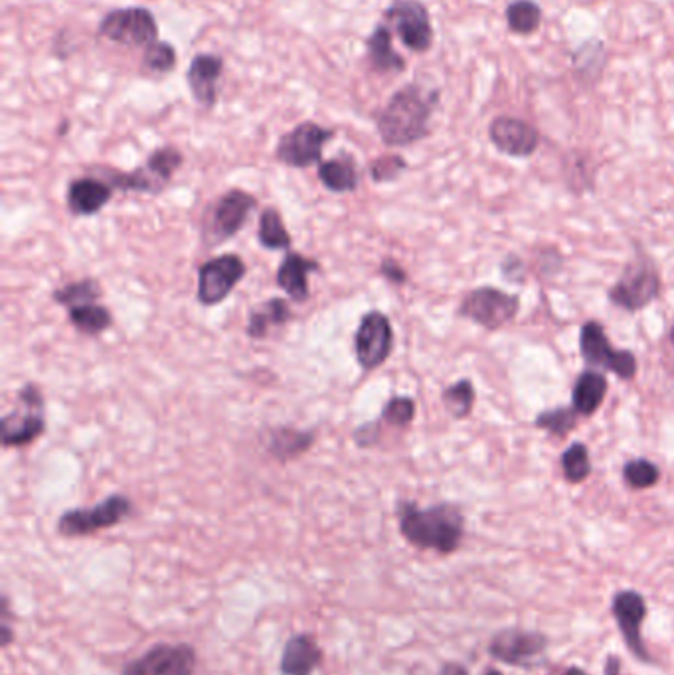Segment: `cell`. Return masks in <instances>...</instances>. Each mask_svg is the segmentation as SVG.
<instances>
[{
	"label": "cell",
	"mask_w": 674,
	"mask_h": 675,
	"mask_svg": "<svg viewBox=\"0 0 674 675\" xmlns=\"http://www.w3.org/2000/svg\"><path fill=\"white\" fill-rule=\"evenodd\" d=\"M439 675H469L465 667L461 666V664H456V662H449L446 666L441 667V672Z\"/></svg>",
	"instance_id": "44"
},
{
	"label": "cell",
	"mask_w": 674,
	"mask_h": 675,
	"mask_svg": "<svg viewBox=\"0 0 674 675\" xmlns=\"http://www.w3.org/2000/svg\"><path fill=\"white\" fill-rule=\"evenodd\" d=\"M224 74V58L218 54H196L187 69L190 93L200 108L212 109L218 101V81Z\"/></svg>",
	"instance_id": "21"
},
{
	"label": "cell",
	"mask_w": 674,
	"mask_h": 675,
	"mask_svg": "<svg viewBox=\"0 0 674 675\" xmlns=\"http://www.w3.org/2000/svg\"><path fill=\"white\" fill-rule=\"evenodd\" d=\"M661 470L649 459H631L624 464V480L629 488L649 490L659 484Z\"/></svg>",
	"instance_id": "38"
},
{
	"label": "cell",
	"mask_w": 674,
	"mask_h": 675,
	"mask_svg": "<svg viewBox=\"0 0 674 675\" xmlns=\"http://www.w3.org/2000/svg\"><path fill=\"white\" fill-rule=\"evenodd\" d=\"M258 241L268 251H289L293 237L285 227L278 207H266L259 216Z\"/></svg>",
	"instance_id": "29"
},
{
	"label": "cell",
	"mask_w": 674,
	"mask_h": 675,
	"mask_svg": "<svg viewBox=\"0 0 674 675\" xmlns=\"http://www.w3.org/2000/svg\"><path fill=\"white\" fill-rule=\"evenodd\" d=\"M488 138L498 153L513 158L532 157L540 145L538 128L528 121L510 115L493 119L488 127Z\"/></svg>",
	"instance_id": "17"
},
{
	"label": "cell",
	"mask_w": 674,
	"mask_h": 675,
	"mask_svg": "<svg viewBox=\"0 0 674 675\" xmlns=\"http://www.w3.org/2000/svg\"><path fill=\"white\" fill-rule=\"evenodd\" d=\"M293 320V308L285 299L271 296L258 308H251L246 324V334L251 340H266L273 328H281Z\"/></svg>",
	"instance_id": "26"
},
{
	"label": "cell",
	"mask_w": 674,
	"mask_h": 675,
	"mask_svg": "<svg viewBox=\"0 0 674 675\" xmlns=\"http://www.w3.org/2000/svg\"><path fill=\"white\" fill-rule=\"evenodd\" d=\"M367 59L368 66L374 69L380 76L386 74H402L406 71V59L402 58L394 49L392 42V30L384 24H377L372 34L367 38Z\"/></svg>",
	"instance_id": "24"
},
{
	"label": "cell",
	"mask_w": 674,
	"mask_h": 675,
	"mask_svg": "<svg viewBox=\"0 0 674 675\" xmlns=\"http://www.w3.org/2000/svg\"><path fill=\"white\" fill-rule=\"evenodd\" d=\"M562 472H564V479L570 484H582L584 480L589 479L592 474V459H589V450L585 447L584 442H574L564 450L562 459Z\"/></svg>",
	"instance_id": "37"
},
{
	"label": "cell",
	"mask_w": 674,
	"mask_h": 675,
	"mask_svg": "<svg viewBox=\"0 0 674 675\" xmlns=\"http://www.w3.org/2000/svg\"><path fill=\"white\" fill-rule=\"evenodd\" d=\"M520 311V299L496 286H476L461 299L457 316L467 318L488 333H495L513 323Z\"/></svg>",
	"instance_id": "8"
},
{
	"label": "cell",
	"mask_w": 674,
	"mask_h": 675,
	"mask_svg": "<svg viewBox=\"0 0 674 675\" xmlns=\"http://www.w3.org/2000/svg\"><path fill=\"white\" fill-rule=\"evenodd\" d=\"M103 299V289L98 279L86 277L78 279L71 283L61 284L52 291V301L60 304L61 308H71V306H80V304L93 303Z\"/></svg>",
	"instance_id": "30"
},
{
	"label": "cell",
	"mask_w": 674,
	"mask_h": 675,
	"mask_svg": "<svg viewBox=\"0 0 674 675\" xmlns=\"http://www.w3.org/2000/svg\"><path fill=\"white\" fill-rule=\"evenodd\" d=\"M611 610H614L615 622L621 630V637L629 650L644 664H651L653 656L647 652L643 634H641V627L647 617V603H644L643 595L634 590H621L615 595Z\"/></svg>",
	"instance_id": "16"
},
{
	"label": "cell",
	"mask_w": 674,
	"mask_h": 675,
	"mask_svg": "<svg viewBox=\"0 0 674 675\" xmlns=\"http://www.w3.org/2000/svg\"><path fill=\"white\" fill-rule=\"evenodd\" d=\"M2 625H0V632H2V648H9L12 644V640H14V630H12V610H11V600L7 595H2Z\"/></svg>",
	"instance_id": "43"
},
{
	"label": "cell",
	"mask_w": 674,
	"mask_h": 675,
	"mask_svg": "<svg viewBox=\"0 0 674 675\" xmlns=\"http://www.w3.org/2000/svg\"><path fill=\"white\" fill-rule=\"evenodd\" d=\"M669 344H671V352H673V363H674V318H673V323H671V328H669Z\"/></svg>",
	"instance_id": "47"
},
{
	"label": "cell",
	"mask_w": 674,
	"mask_h": 675,
	"mask_svg": "<svg viewBox=\"0 0 674 675\" xmlns=\"http://www.w3.org/2000/svg\"><path fill=\"white\" fill-rule=\"evenodd\" d=\"M417 405L412 397H407V395H394V397H390L386 403H384V407H382V413H380V423H382V427L387 425V427H392V429H397V431H404L407 429L414 419H416Z\"/></svg>",
	"instance_id": "36"
},
{
	"label": "cell",
	"mask_w": 674,
	"mask_h": 675,
	"mask_svg": "<svg viewBox=\"0 0 674 675\" xmlns=\"http://www.w3.org/2000/svg\"><path fill=\"white\" fill-rule=\"evenodd\" d=\"M577 412L574 407H554V409H546L538 413L535 419L536 429L546 431L550 437L555 439H565L570 432L574 431L577 425Z\"/></svg>",
	"instance_id": "35"
},
{
	"label": "cell",
	"mask_w": 674,
	"mask_h": 675,
	"mask_svg": "<svg viewBox=\"0 0 674 675\" xmlns=\"http://www.w3.org/2000/svg\"><path fill=\"white\" fill-rule=\"evenodd\" d=\"M378 273H380L382 279H386L387 283L396 284V286H402V284H406L407 281H409L404 265L400 263L394 257H384V259L380 261Z\"/></svg>",
	"instance_id": "41"
},
{
	"label": "cell",
	"mask_w": 674,
	"mask_h": 675,
	"mask_svg": "<svg viewBox=\"0 0 674 675\" xmlns=\"http://www.w3.org/2000/svg\"><path fill=\"white\" fill-rule=\"evenodd\" d=\"M475 400V387L471 380H459V382L451 383L441 393V403L456 421H463L473 413Z\"/></svg>",
	"instance_id": "32"
},
{
	"label": "cell",
	"mask_w": 674,
	"mask_h": 675,
	"mask_svg": "<svg viewBox=\"0 0 674 675\" xmlns=\"http://www.w3.org/2000/svg\"><path fill=\"white\" fill-rule=\"evenodd\" d=\"M663 291L661 273L653 259L643 251H637L633 259L625 265L624 273L609 289V301L625 313H639L654 303Z\"/></svg>",
	"instance_id": "5"
},
{
	"label": "cell",
	"mask_w": 674,
	"mask_h": 675,
	"mask_svg": "<svg viewBox=\"0 0 674 675\" xmlns=\"http://www.w3.org/2000/svg\"><path fill=\"white\" fill-rule=\"evenodd\" d=\"M98 36L121 46L147 49L159 40V24L145 7L113 9L100 20Z\"/></svg>",
	"instance_id": "9"
},
{
	"label": "cell",
	"mask_w": 674,
	"mask_h": 675,
	"mask_svg": "<svg viewBox=\"0 0 674 675\" xmlns=\"http://www.w3.org/2000/svg\"><path fill=\"white\" fill-rule=\"evenodd\" d=\"M133 511H135V506L130 496L111 494L91 508H71L64 511L58 518L56 529L61 538H90L103 529L120 526L133 516Z\"/></svg>",
	"instance_id": "7"
},
{
	"label": "cell",
	"mask_w": 674,
	"mask_h": 675,
	"mask_svg": "<svg viewBox=\"0 0 674 675\" xmlns=\"http://www.w3.org/2000/svg\"><path fill=\"white\" fill-rule=\"evenodd\" d=\"M321 184L333 194H350L360 187V172L357 160L348 153H340L338 157L323 160L317 168Z\"/></svg>",
	"instance_id": "25"
},
{
	"label": "cell",
	"mask_w": 674,
	"mask_h": 675,
	"mask_svg": "<svg viewBox=\"0 0 674 675\" xmlns=\"http://www.w3.org/2000/svg\"><path fill=\"white\" fill-rule=\"evenodd\" d=\"M177 61L179 54L175 46L165 40H157L149 48L143 49L141 68L149 76H169L170 71L177 68Z\"/></svg>",
	"instance_id": "34"
},
{
	"label": "cell",
	"mask_w": 674,
	"mask_h": 675,
	"mask_svg": "<svg viewBox=\"0 0 674 675\" xmlns=\"http://www.w3.org/2000/svg\"><path fill=\"white\" fill-rule=\"evenodd\" d=\"M506 24L513 34L530 36L542 26V9L535 0H515L506 9Z\"/></svg>",
	"instance_id": "31"
},
{
	"label": "cell",
	"mask_w": 674,
	"mask_h": 675,
	"mask_svg": "<svg viewBox=\"0 0 674 675\" xmlns=\"http://www.w3.org/2000/svg\"><path fill=\"white\" fill-rule=\"evenodd\" d=\"M396 518L402 538L422 551L451 555L465 538V516L456 504L419 508L414 499H397Z\"/></svg>",
	"instance_id": "2"
},
{
	"label": "cell",
	"mask_w": 674,
	"mask_h": 675,
	"mask_svg": "<svg viewBox=\"0 0 674 675\" xmlns=\"http://www.w3.org/2000/svg\"><path fill=\"white\" fill-rule=\"evenodd\" d=\"M382 441V423L380 419L362 423L352 431V442L358 449H372Z\"/></svg>",
	"instance_id": "40"
},
{
	"label": "cell",
	"mask_w": 674,
	"mask_h": 675,
	"mask_svg": "<svg viewBox=\"0 0 674 675\" xmlns=\"http://www.w3.org/2000/svg\"><path fill=\"white\" fill-rule=\"evenodd\" d=\"M501 271L506 281L510 283L523 284L528 277V267L518 255H506L501 263Z\"/></svg>",
	"instance_id": "42"
},
{
	"label": "cell",
	"mask_w": 674,
	"mask_h": 675,
	"mask_svg": "<svg viewBox=\"0 0 674 675\" xmlns=\"http://www.w3.org/2000/svg\"><path fill=\"white\" fill-rule=\"evenodd\" d=\"M574 69L580 79H585L589 83H594V78L599 79L604 74L605 54L604 44L602 42H585L580 48L574 52Z\"/></svg>",
	"instance_id": "33"
},
{
	"label": "cell",
	"mask_w": 674,
	"mask_h": 675,
	"mask_svg": "<svg viewBox=\"0 0 674 675\" xmlns=\"http://www.w3.org/2000/svg\"><path fill=\"white\" fill-rule=\"evenodd\" d=\"M580 352L589 370H605L619 380L631 382L639 372L633 352L617 350L609 342L605 328L597 320H587L580 330Z\"/></svg>",
	"instance_id": "10"
},
{
	"label": "cell",
	"mask_w": 674,
	"mask_h": 675,
	"mask_svg": "<svg viewBox=\"0 0 674 675\" xmlns=\"http://www.w3.org/2000/svg\"><path fill=\"white\" fill-rule=\"evenodd\" d=\"M199 666V652L192 644L159 642L143 654L131 660L121 670V675H194Z\"/></svg>",
	"instance_id": "15"
},
{
	"label": "cell",
	"mask_w": 674,
	"mask_h": 675,
	"mask_svg": "<svg viewBox=\"0 0 674 675\" xmlns=\"http://www.w3.org/2000/svg\"><path fill=\"white\" fill-rule=\"evenodd\" d=\"M46 397L38 383L29 382L16 392L14 409L2 417L0 442L4 449H24L46 432Z\"/></svg>",
	"instance_id": "4"
},
{
	"label": "cell",
	"mask_w": 674,
	"mask_h": 675,
	"mask_svg": "<svg viewBox=\"0 0 674 675\" xmlns=\"http://www.w3.org/2000/svg\"><path fill=\"white\" fill-rule=\"evenodd\" d=\"M485 675H503L498 670H486Z\"/></svg>",
	"instance_id": "48"
},
{
	"label": "cell",
	"mask_w": 674,
	"mask_h": 675,
	"mask_svg": "<svg viewBox=\"0 0 674 675\" xmlns=\"http://www.w3.org/2000/svg\"><path fill=\"white\" fill-rule=\"evenodd\" d=\"M439 89H426L407 83L387 99L386 105L374 115L382 143L390 148H406L429 137V121L439 105Z\"/></svg>",
	"instance_id": "1"
},
{
	"label": "cell",
	"mask_w": 674,
	"mask_h": 675,
	"mask_svg": "<svg viewBox=\"0 0 674 675\" xmlns=\"http://www.w3.org/2000/svg\"><path fill=\"white\" fill-rule=\"evenodd\" d=\"M558 675H587V674H585L584 670H580V667H568L565 672H562V674H558Z\"/></svg>",
	"instance_id": "46"
},
{
	"label": "cell",
	"mask_w": 674,
	"mask_h": 675,
	"mask_svg": "<svg viewBox=\"0 0 674 675\" xmlns=\"http://www.w3.org/2000/svg\"><path fill=\"white\" fill-rule=\"evenodd\" d=\"M115 188L98 175L74 178L66 190V207L74 217L98 216L110 204Z\"/></svg>",
	"instance_id": "19"
},
{
	"label": "cell",
	"mask_w": 674,
	"mask_h": 675,
	"mask_svg": "<svg viewBox=\"0 0 674 675\" xmlns=\"http://www.w3.org/2000/svg\"><path fill=\"white\" fill-rule=\"evenodd\" d=\"M548 640L538 632L526 630H503L498 632L488 646V654L508 664V666H528L535 657L540 656L546 650Z\"/></svg>",
	"instance_id": "18"
},
{
	"label": "cell",
	"mask_w": 674,
	"mask_h": 675,
	"mask_svg": "<svg viewBox=\"0 0 674 675\" xmlns=\"http://www.w3.org/2000/svg\"><path fill=\"white\" fill-rule=\"evenodd\" d=\"M258 207V198L248 190L232 188L220 194L206 210L202 222V239L209 249L226 244L248 224L251 212Z\"/></svg>",
	"instance_id": "6"
},
{
	"label": "cell",
	"mask_w": 674,
	"mask_h": 675,
	"mask_svg": "<svg viewBox=\"0 0 674 675\" xmlns=\"http://www.w3.org/2000/svg\"><path fill=\"white\" fill-rule=\"evenodd\" d=\"M317 441L315 429H297L291 425H276L261 432V447L268 452L269 459L279 464H289L293 460L305 457Z\"/></svg>",
	"instance_id": "20"
},
{
	"label": "cell",
	"mask_w": 674,
	"mask_h": 675,
	"mask_svg": "<svg viewBox=\"0 0 674 675\" xmlns=\"http://www.w3.org/2000/svg\"><path fill=\"white\" fill-rule=\"evenodd\" d=\"M609 383L604 373L585 370L577 375L572 387V407L580 417H592L604 405Z\"/></svg>",
	"instance_id": "27"
},
{
	"label": "cell",
	"mask_w": 674,
	"mask_h": 675,
	"mask_svg": "<svg viewBox=\"0 0 674 675\" xmlns=\"http://www.w3.org/2000/svg\"><path fill=\"white\" fill-rule=\"evenodd\" d=\"M325 662V652L311 634H293L285 642L279 662L281 675H313Z\"/></svg>",
	"instance_id": "23"
},
{
	"label": "cell",
	"mask_w": 674,
	"mask_h": 675,
	"mask_svg": "<svg viewBox=\"0 0 674 675\" xmlns=\"http://www.w3.org/2000/svg\"><path fill=\"white\" fill-rule=\"evenodd\" d=\"M394 352V326L382 311L362 314L355 333V356L364 372H374Z\"/></svg>",
	"instance_id": "13"
},
{
	"label": "cell",
	"mask_w": 674,
	"mask_h": 675,
	"mask_svg": "<svg viewBox=\"0 0 674 675\" xmlns=\"http://www.w3.org/2000/svg\"><path fill=\"white\" fill-rule=\"evenodd\" d=\"M248 273V265L238 254H224L212 257L200 265L199 291L196 301L202 306H216L228 299Z\"/></svg>",
	"instance_id": "14"
},
{
	"label": "cell",
	"mask_w": 674,
	"mask_h": 675,
	"mask_svg": "<svg viewBox=\"0 0 674 675\" xmlns=\"http://www.w3.org/2000/svg\"><path fill=\"white\" fill-rule=\"evenodd\" d=\"M407 170V160L402 155H382L370 162V177L377 184H387L402 177Z\"/></svg>",
	"instance_id": "39"
},
{
	"label": "cell",
	"mask_w": 674,
	"mask_h": 675,
	"mask_svg": "<svg viewBox=\"0 0 674 675\" xmlns=\"http://www.w3.org/2000/svg\"><path fill=\"white\" fill-rule=\"evenodd\" d=\"M184 165V155L175 145L155 148L145 165L123 172L117 168H100L101 177L110 182L111 187L121 192H137L159 196L170 187L172 178Z\"/></svg>",
	"instance_id": "3"
},
{
	"label": "cell",
	"mask_w": 674,
	"mask_h": 675,
	"mask_svg": "<svg viewBox=\"0 0 674 675\" xmlns=\"http://www.w3.org/2000/svg\"><path fill=\"white\" fill-rule=\"evenodd\" d=\"M66 313L74 330L81 336L98 338L113 326V314L101 301L71 306Z\"/></svg>",
	"instance_id": "28"
},
{
	"label": "cell",
	"mask_w": 674,
	"mask_h": 675,
	"mask_svg": "<svg viewBox=\"0 0 674 675\" xmlns=\"http://www.w3.org/2000/svg\"><path fill=\"white\" fill-rule=\"evenodd\" d=\"M605 675H624L621 674V666H619V660H617V657H607V664H605Z\"/></svg>",
	"instance_id": "45"
},
{
	"label": "cell",
	"mask_w": 674,
	"mask_h": 675,
	"mask_svg": "<svg viewBox=\"0 0 674 675\" xmlns=\"http://www.w3.org/2000/svg\"><path fill=\"white\" fill-rule=\"evenodd\" d=\"M318 269H321V263L315 259L297 254V251H288L279 263L276 283L281 291H285L293 303H307L311 296L308 274Z\"/></svg>",
	"instance_id": "22"
},
{
	"label": "cell",
	"mask_w": 674,
	"mask_h": 675,
	"mask_svg": "<svg viewBox=\"0 0 674 675\" xmlns=\"http://www.w3.org/2000/svg\"><path fill=\"white\" fill-rule=\"evenodd\" d=\"M335 128L323 127L315 121H303L281 135L276 147V158L289 168H311L323 162V150L330 138H335Z\"/></svg>",
	"instance_id": "11"
},
{
	"label": "cell",
	"mask_w": 674,
	"mask_h": 675,
	"mask_svg": "<svg viewBox=\"0 0 674 675\" xmlns=\"http://www.w3.org/2000/svg\"><path fill=\"white\" fill-rule=\"evenodd\" d=\"M384 20L409 52L426 54L434 46V24L422 0H392Z\"/></svg>",
	"instance_id": "12"
}]
</instances>
